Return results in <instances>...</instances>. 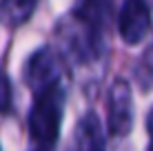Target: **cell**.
Wrapping results in <instances>:
<instances>
[{
  "mask_svg": "<svg viewBox=\"0 0 153 151\" xmlns=\"http://www.w3.org/2000/svg\"><path fill=\"white\" fill-rule=\"evenodd\" d=\"M27 76H29V82H31V87H38V93L42 89H47V87H51L53 85V78H56V69H53V58H51V54L49 51H38V54L31 58L29 62V71H27Z\"/></svg>",
  "mask_w": 153,
  "mask_h": 151,
  "instance_id": "5",
  "label": "cell"
},
{
  "mask_svg": "<svg viewBox=\"0 0 153 151\" xmlns=\"http://www.w3.org/2000/svg\"><path fill=\"white\" fill-rule=\"evenodd\" d=\"M120 36L126 45H138L151 27V11L144 0H126L120 11Z\"/></svg>",
  "mask_w": 153,
  "mask_h": 151,
  "instance_id": "3",
  "label": "cell"
},
{
  "mask_svg": "<svg viewBox=\"0 0 153 151\" xmlns=\"http://www.w3.org/2000/svg\"><path fill=\"white\" fill-rule=\"evenodd\" d=\"M149 151H153V142H151V147H149Z\"/></svg>",
  "mask_w": 153,
  "mask_h": 151,
  "instance_id": "8",
  "label": "cell"
},
{
  "mask_svg": "<svg viewBox=\"0 0 153 151\" xmlns=\"http://www.w3.org/2000/svg\"><path fill=\"white\" fill-rule=\"evenodd\" d=\"M107 127L111 136H126L133 127V98L124 80H115V85L109 91Z\"/></svg>",
  "mask_w": 153,
  "mask_h": 151,
  "instance_id": "2",
  "label": "cell"
},
{
  "mask_svg": "<svg viewBox=\"0 0 153 151\" xmlns=\"http://www.w3.org/2000/svg\"><path fill=\"white\" fill-rule=\"evenodd\" d=\"M78 151H104V129L96 113H87L76 129Z\"/></svg>",
  "mask_w": 153,
  "mask_h": 151,
  "instance_id": "4",
  "label": "cell"
},
{
  "mask_svg": "<svg viewBox=\"0 0 153 151\" xmlns=\"http://www.w3.org/2000/svg\"><path fill=\"white\" fill-rule=\"evenodd\" d=\"M62 89L56 85L47 87L38 93L36 105L31 109L29 116V129L36 142H40L42 147H49L56 142L58 131H60V120H62Z\"/></svg>",
  "mask_w": 153,
  "mask_h": 151,
  "instance_id": "1",
  "label": "cell"
},
{
  "mask_svg": "<svg viewBox=\"0 0 153 151\" xmlns=\"http://www.w3.org/2000/svg\"><path fill=\"white\" fill-rule=\"evenodd\" d=\"M4 13L11 22H22L29 18L31 9L36 7V0H4Z\"/></svg>",
  "mask_w": 153,
  "mask_h": 151,
  "instance_id": "6",
  "label": "cell"
},
{
  "mask_svg": "<svg viewBox=\"0 0 153 151\" xmlns=\"http://www.w3.org/2000/svg\"><path fill=\"white\" fill-rule=\"evenodd\" d=\"M9 102H11V85L7 76L0 74V111H7Z\"/></svg>",
  "mask_w": 153,
  "mask_h": 151,
  "instance_id": "7",
  "label": "cell"
},
{
  "mask_svg": "<svg viewBox=\"0 0 153 151\" xmlns=\"http://www.w3.org/2000/svg\"><path fill=\"white\" fill-rule=\"evenodd\" d=\"M40 151H45V149H40Z\"/></svg>",
  "mask_w": 153,
  "mask_h": 151,
  "instance_id": "9",
  "label": "cell"
}]
</instances>
